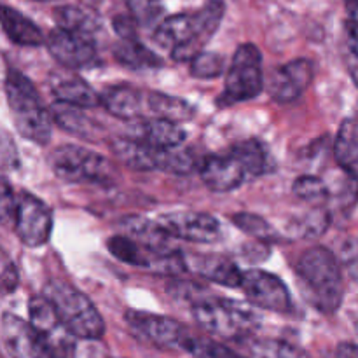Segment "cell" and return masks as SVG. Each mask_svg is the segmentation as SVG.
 I'll return each instance as SVG.
<instances>
[{
  "mask_svg": "<svg viewBox=\"0 0 358 358\" xmlns=\"http://www.w3.org/2000/svg\"><path fill=\"white\" fill-rule=\"evenodd\" d=\"M185 261H187L189 269L217 285L229 287V289L241 287L243 271L229 259L220 257V255H191V257H185Z\"/></svg>",
  "mask_w": 358,
  "mask_h": 358,
  "instance_id": "17",
  "label": "cell"
},
{
  "mask_svg": "<svg viewBox=\"0 0 358 358\" xmlns=\"http://www.w3.org/2000/svg\"><path fill=\"white\" fill-rule=\"evenodd\" d=\"M0 206H2L3 222H9V220L14 222V215H16L17 208V196H14V191L9 182H7V178H2V201H0Z\"/></svg>",
  "mask_w": 358,
  "mask_h": 358,
  "instance_id": "37",
  "label": "cell"
},
{
  "mask_svg": "<svg viewBox=\"0 0 358 358\" xmlns=\"http://www.w3.org/2000/svg\"><path fill=\"white\" fill-rule=\"evenodd\" d=\"M313 80V63L310 59H292L278 66L268 80V93L278 103H292L304 94Z\"/></svg>",
  "mask_w": 358,
  "mask_h": 358,
  "instance_id": "14",
  "label": "cell"
},
{
  "mask_svg": "<svg viewBox=\"0 0 358 358\" xmlns=\"http://www.w3.org/2000/svg\"><path fill=\"white\" fill-rule=\"evenodd\" d=\"M101 107L122 121L147 119V91L126 84L107 87L101 93Z\"/></svg>",
  "mask_w": 358,
  "mask_h": 358,
  "instance_id": "16",
  "label": "cell"
},
{
  "mask_svg": "<svg viewBox=\"0 0 358 358\" xmlns=\"http://www.w3.org/2000/svg\"><path fill=\"white\" fill-rule=\"evenodd\" d=\"M49 164L58 178L65 182H90V184L110 185L115 170L110 161L90 149L73 143H65L49 156Z\"/></svg>",
  "mask_w": 358,
  "mask_h": 358,
  "instance_id": "6",
  "label": "cell"
},
{
  "mask_svg": "<svg viewBox=\"0 0 358 358\" xmlns=\"http://www.w3.org/2000/svg\"><path fill=\"white\" fill-rule=\"evenodd\" d=\"M336 358H358V345H355V343H341L336 348Z\"/></svg>",
  "mask_w": 358,
  "mask_h": 358,
  "instance_id": "41",
  "label": "cell"
},
{
  "mask_svg": "<svg viewBox=\"0 0 358 358\" xmlns=\"http://www.w3.org/2000/svg\"><path fill=\"white\" fill-rule=\"evenodd\" d=\"M226 70V58L220 52L203 51L191 62V76L196 79H215Z\"/></svg>",
  "mask_w": 358,
  "mask_h": 358,
  "instance_id": "33",
  "label": "cell"
},
{
  "mask_svg": "<svg viewBox=\"0 0 358 358\" xmlns=\"http://www.w3.org/2000/svg\"><path fill=\"white\" fill-rule=\"evenodd\" d=\"M55 20L62 30L86 35L91 38H94V34L100 28L90 13L73 6H62L55 9Z\"/></svg>",
  "mask_w": 358,
  "mask_h": 358,
  "instance_id": "29",
  "label": "cell"
},
{
  "mask_svg": "<svg viewBox=\"0 0 358 358\" xmlns=\"http://www.w3.org/2000/svg\"><path fill=\"white\" fill-rule=\"evenodd\" d=\"M2 28L3 34L9 37V41L17 45L37 48V45L45 44V41H48L41 28L30 17H27L20 10L13 9L9 6L2 7Z\"/></svg>",
  "mask_w": 358,
  "mask_h": 358,
  "instance_id": "22",
  "label": "cell"
},
{
  "mask_svg": "<svg viewBox=\"0 0 358 358\" xmlns=\"http://www.w3.org/2000/svg\"><path fill=\"white\" fill-rule=\"evenodd\" d=\"M114 58L129 70H154L163 66V59L143 45L138 38L119 41L114 45Z\"/></svg>",
  "mask_w": 358,
  "mask_h": 358,
  "instance_id": "26",
  "label": "cell"
},
{
  "mask_svg": "<svg viewBox=\"0 0 358 358\" xmlns=\"http://www.w3.org/2000/svg\"><path fill=\"white\" fill-rule=\"evenodd\" d=\"M332 217L324 206H313L304 215L296 217L289 224V234L292 238H318L329 229Z\"/></svg>",
  "mask_w": 358,
  "mask_h": 358,
  "instance_id": "28",
  "label": "cell"
},
{
  "mask_svg": "<svg viewBox=\"0 0 358 358\" xmlns=\"http://www.w3.org/2000/svg\"><path fill=\"white\" fill-rule=\"evenodd\" d=\"M14 231L21 243L30 248L45 245L52 233V212L42 199L30 192L17 196Z\"/></svg>",
  "mask_w": 358,
  "mask_h": 358,
  "instance_id": "8",
  "label": "cell"
},
{
  "mask_svg": "<svg viewBox=\"0 0 358 358\" xmlns=\"http://www.w3.org/2000/svg\"><path fill=\"white\" fill-rule=\"evenodd\" d=\"M339 261L346 269L350 278L358 283V238L352 236L343 243L341 252H339Z\"/></svg>",
  "mask_w": 358,
  "mask_h": 358,
  "instance_id": "36",
  "label": "cell"
},
{
  "mask_svg": "<svg viewBox=\"0 0 358 358\" xmlns=\"http://www.w3.org/2000/svg\"><path fill=\"white\" fill-rule=\"evenodd\" d=\"M17 269L14 266V262L10 261L7 255H3L2 261V290L3 294H10L16 290L17 287Z\"/></svg>",
  "mask_w": 358,
  "mask_h": 358,
  "instance_id": "40",
  "label": "cell"
},
{
  "mask_svg": "<svg viewBox=\"0 0 358 358\" xmlns=\"http://www.w3.org/2000/svg\"><path fill=\"white\" fill-rule=\"evenodd\" d=\"M266 86L262 55L254 44H241L234 51L231 65L227 69L226 84L217 105L220 108L254 100L262 93Z\"/></svg>",
  "mask_w": 358,
  "mask_h": 358,
  "instance_id": "5",
  "label": "cell"
},
{
  "mask_svg": "<svg viewBox=\"0 0 358 358\" xmlns=\"http://www.w3.org/2000/svg\"><path fill=\"white\" fill-rule=\"evenodd\" d=\"M51 93L56 101L79 108H96L101 105V93L77 76H58L51 83Z\"/></svg>",
  "mask_w": 358,
  "mask_h": 358,
  "instance_id": "19",
  "label": "cell"
},
{
  "mask_svg": "<svg viewBox=\"0 0 358 358\" xmlns=\"http://www.w3.org/2000/svg\"><path fill=\"white\" fill-rule=\"evenodd\" d=\"M3 90L17 133L28 142L45 145L51 140L55 121L51 110L42 103L31 80L17 70L9 69Z\"/></svg>",
  "mask_w": 358,
  "mask_h": 358,
  "instance_id": "2",
  "label": "cell"
},
{
  "mask_svg": "<svg viewBox=\"0 0 358 358\" xmlns=\"http://www.w3.org/2000/svg\"><path fill=\"white\" fill-rule=\"evenodd\" d=\"M51 115L55 124L70 135L86 140H96V136H100V126L84 114V108L56 101L51 107Z\"/></svg>",
  "mask_w": 358,
  "mask_h": 358,
  "instance_id": "23",
  "label": "cell"
},
{
  "mask_svg": "<svg viewBox=\"0 0 358 358\" xmlns=\"http://www.w3.org/2000/svg\"><path fill=\"white\" fill-rule=\"evenodd\" d=\"M49 52L62 66L69 70L91 69L98 63L94 38L73 31L55 28L45 41Z\"/></svg>",
  "mask_w": 358,
  "mask_h": 358,
  "instance_id": "11",
  "label": "cell"
},
{
  "mask_svg": "<svg viewBox=\"0 0 358 358\" xmlns=\"http://www.w3.org/2000/svg\"><path fill=\"white\" fill-rule=\"evenodd\" d=\"M250 358H306L296 346L278 339H257L248 343Z\"/></svg>",
  "mask_w": 358,
  "mask_h": 358,
  "instance_id": "32",
  "label": "cell"
},
{
  "mask_svg": "<svg viewBox=\"0 0 358 358\" xmlns=\"http://www.w3.org/2000/svg\"><path fill=\"white\" fill-rule=\"evenodd\" d=\"M241 290L254 306L273 313H290L292 311V296L289 289L273 273L262 269H247L243 271Z\"/></svg>",
  "mask_w": 358,
  "mask_h": 358,
  "instance_id": "9",
  "label": "cell"
},
{
  "mask_svg": "<svg viewBox=\"0 0 358 358\" xmlns=\"http://www.w3.org/2000/svg\"><path fill=\"white\" fill-rule=\"evenodd\" d=\"M147 119H164L171 122L191 121L196 114V108L189 101L173 94L159 93V91H149L147 93Z\"/></svg>",
  "mask_w": 358,
  "mask_h": 358,
  "instance_id": "24",
  "label": "cell"
},
{
  "mask_svg": "<svg viewBox=\"0 0 358 358\" xmlns=\"http://www.w3.org/2000/svg\"><path fill=\"white\" fill-rule=\"evenodd\" d=\"M233 222L238 229L250 234V236L255 238V240L264 241V243L280 241L278 231H276L268 220L255 215V213H247V212L236 213V215H233Z\"/></svg>",
  "mask_w": 358,
  "mask_h": 358,
  "instance_id": "31",
  "label": "cell"
},
{
  "mask_svg": "<svg viewBox=\"0 0 358 358\" xmlns=\"http://www.w3.org/2000/svg\"><path fill=\"white\" fill-rule=\"evenodd\" d=\"M231 152L243 164L248 178L262 177L269 171V156L266 152V147L257 140H247V142L238 143Z\"/></svg>",
  "mask_w": 358,
  "mask_h": 358,
  "instance_id": "27",
  "label": "cell"
},
{
  "mask_svg": "<svg viewBox=\"0 0 358 358\" xmlns=\"http://www.w3.org/2000/svg\"><path fill=\"white\" fill-rule=\"evenodd\" d=\"M114 30L115 34L119 35L121 41H131V38H138V23L135 21L133 16H126V14H121V16L114 17Z\"/></svg>",
  "mask_w": 358,
  "mask_h": 358,
  "instance_id": "38",
  "label": "cell"
},
{
  "mask_svg": "<svg viewBox=\"0 0 358 358\" xmlns=\"http://www.w3.org/2000/svg\"><path fill=\"white\" fill-rule=\"evenodd\" d=\"M28 318L35 331L38 332L45 345L51 348L56 358H62L69 353L72 346L73 336L70 334L56 315L55 308L45 296L31 297L28 303Z\"/></svg>",
  "mask_w": 358,
  "mask_h": 358,
  "instance_id": "12",
  "label": "cell"
},
{
  "mask_svg": "<svg viewBox=\"0 0 358 358\" xmlns=\"http://www.w3.org/2000/svg\"><path fill=\"white\" fill-rule=\"evenodd\" d=\"M192 317L208 334L233 341L248 338L257 327V317L250 308L222 297L205 296L192 304Z\"/></svg>",
  "mask_w": 358,
  "mask_h": 358,
  "instance_id": "4",
  "label": "cell"
},
{
  "mask_svg": "<svg viewBox=\"0 0 358 358\" xmlns=\"http://www.w3.org/2000/svg\"><path fill=\"white\" fill-rule=\"evenodd\" d=\"M346 9H348L350 20L358 23V0H346Z\"/></svg>",
  "mask_w": 358,
  "mask_h": 358,
  "instance_id": "43",
  "label": "cell"
},
{
  "mask_svg": "<svg viewBox=\"0 0 358 358\" xmlns=\"http://www.w3.org/2000/svg\"><path fill=\"white\" fill-rule=\"evenodd\" d=\"M334 156L339 168L358 180V119L348 117L341 122L334 142Z\"/></svg>",
  "mask_w": 358,
  "mask_h": 358,
  "instance_id": "25",
  "label": "cell"
},
{
  "mask_svg": "<svg viewBox=\"0 0 358 358\" xmlns=\"http://www.w3.org/2000/svg\"><path fill=\"white\" fill-rule=\"evenodd\" d=\"M126 3L140 27H157L163 21L164 7L161 0H126Z\"/></svg>",
  "mask_w": 358,
  "mask_h": 358,
  "instance_id": "34",
  "label": "cell"
},
{
  "mask_svg": "<svg viewBox=\"0 0 358 358\" xmlns=\"http://www.w3.org/2000/svg\"><path fill=\"white\" fill-rule=\"evenodd\" d=\"M42 296L48 297L66 331L76 339L96 341L105 334V322L90 297L63 280H49Z\"/></svg>",
  "mask_w": 358,
  "mask_h": 358,
  "instance_id": "3",
  "label": "cell"
},
{
  "mask_svg": "<svg viewBox=\"0 0 358 358\" xmlns=\"http://www.w3.org/2000/svg\"><path fill=\"white\" fill-rule=\"evenodd\" d=\"M292 191L297 198L313 206H322L331 199V189L320 177H315V175H303L296 178Z\"/></svg>",
  "mask_w": 358,
  "mask_h": 358,
  "instance_id": "30",
  "label": "cell"
},
{
  "mask_svg": "<svg viewBox=\"0 0 358 358\" xmlns=\"http://www.w3.org/2000/svg\"><path fill=\"white\" fill-rule=\"evenodd\" d=\"M199 175L203 184L213 192H231L248 178L243 164L233 152L205 157L199 164Z\"/></svg>",
  "mask_w": 358,
  "mask_h": 358,
  "instance_id": "15",
  "label": "cell"
},
{
  "mask_svg": "<svg viewBox=\"0 0 358 358\" xmlns=\"http://www.w3.org/2000/svg\"><path fill=\"white\" fill-rule=\"evenodd\" d=\"M112 150H114L115 157L126 166L133 168V170H159L161 166V154L163 149L149 145V143L142 142L138 138H117L112 142Z\"/></svg>",
  "mask_w": 358,
  "mask_h": 358,
  "instance_id": "20",
  "label": "cell"
},
{
  "mask_svg": "<svg viewBox=\"0 0 358 358\" xmlns=\"http://www.w3.org/2000/svg\"><path fill=\"white\" fill-rule=\"evenodd\" d=\"M185 129L178 122L164 119H142L135 128L133 138H138L157 149H177L184 143Z\"/></svg>",
  "mask_w": 358,
  "mask_h": 358,
  "instance_id": "21",
  "label": "cell"
},
{
  "mask_svg": "<svg viewBox=\"0 0 358 358\" xmlns=\"http://www.w3.org/2000/svg\"><path fill=\"white\" fill-rule=\"evenodd\" d=\"M346 66L353 84L358 87V55H346Z\"/></svg>",
  "mask_w": 358,
  "mask_h": 358,
  "instance_id": "42",
  "label": "cell"
},
{
  "mask_svg": "<svg viewBox=\"0 0 358 358\" xmlns=\"http://www.w3.org/2000/svg\"><path fill=\"white\" fill-rule=\"evenodd\" d=\"M37 2H49V0H37Z\"/></svg>",
  "mask_w": 358,
  "mask_h": 358,
  "instance_id": "44",
  "label": "cell"
},
{
  "mask_svg": "<svg viewBox=\"0 0 358 358\" xmlns=\"http://www.w3.org/2000/svg\"><path fill=\"white\" fill-rule=\"evenodd\" d=\"M2 166L3 170H16L20 166L16 143L10 140V135L7 131H3L2 136Z\"/></svg>",
  "mask_w": 358,
  "mask_h": 358,
  "instance_id": "39",
  "label": "cell"
},
{
  "mask_svg": "<svg viewBox=\"0 0 358 358\" xmlns=\"http://www.w3.org/2000/svg\"><path fill=\"white\" fill-rule=\"evenodd\" d=\"M124 318L136 334L161 350L187 352L192 343V336L189 334L187 329L173 318L135 310L126 311Z\"/></svg>",
  "mask_w": 358,
  "mask_h": 358,
  "instance_id": "7",
  "label": "cell"
},
{
  "mask_svg": "<svg viewBox=\"0 0 358 358\" xmlns=\"http://www.w3.org/2000/svg\"><path fill=\"white\" fill-rule=\"evenodd\" d=\"M157 222L171 238L191 241V243L210 245L222 238V226L219 219L210 213L182 210V212L164 213L157 219Z\"/></svg>",
  "mask_w": 358,
  "mask_h": 358,
  "instance_id": "10",
  "label": "cell"
},
{
  "mask_svg": "<svg viewBox=\"0 0 358 358\" xmlns=\"http://www.w3.org/2000/svg\"><path fill=\"white\" fill-rule=\"evenodd\" d=\"M296 273L303 282L306 297L318 311L332 315L345 297L341 261L325 247L310 248L301 255Z\"/></svg>",
  "mask_w": 358,
  "mask_h": 358,
  "instance_id": "1",
  "label": "cell"
},
{
  "mask_svg": "<svg viewBox=\"0 0 358 358\" xmlns=\"http://www.w3.org/2000/svg\"><path fill=\"white\" fill-rule=\"evenodd\" d=\"M355 327H357V332H358V320H357V325H355Z\"/></svg>",
  "mask_w": 358,
  "mask_h": 358,
  "instance_id": "45",
  "label": "cell"
},
{
  "mask_svg": "<svg viewBox=\"0 0 358 358\" xmlns=\"http://www.w3.org/2000/svg\"><path fill=\"white\" fill-rule=\"evenodd\" d=\"M119 229L122 231L124 236L131 238L150 252H168L175 248L170 245L171 236L159 226L157 220H150L140 215H129L119 222Z\"/></svg>",
  "mask_w": 358,
  "mask_h": 358,
  "instance_id": "18",
  "label": "cell"
},
{
  "mask_svg": "<svg viewBox=\"0 0 358 358\" xmlns=\"http://www.w3.org/2000/svg\"><path fill=\"white\" fill-rule=\"evenodd\" d=\"M2 341L13 358H56L30 322L16 315L3 313Z\"/></svg>",
  "mask_w": 358,
  "mask_h": 358,
  "instance_id": "13",
  "label": "cell"
},
{
  "mask_svg": "<svg viewBox=\"0 0 358 358\" xmlns=\"http://www.w3.org/2000/svg\"><path fill=\"white\" fill-rule=\"evenodd\" d=\"M187 352L194 358H245L234 353L233 350L219 345V343L201 338H192V343Z\"/></svg>",
  "mask_w": 358,
  "mask_h": 358,
  "instance_id": "35",
  "label": "cell"
}]
</instances>
